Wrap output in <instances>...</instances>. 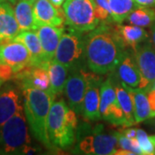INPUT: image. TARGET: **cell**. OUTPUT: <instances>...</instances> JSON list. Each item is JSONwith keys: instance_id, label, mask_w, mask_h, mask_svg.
I'll return each instance as SVG.
<instances>
[{"instance_id": "obj_17", "label": "cell", "mask_w": 155, "mask_h": 155, "mask_svg": "<svg viewBox=\"0 0 155 155\" xmlns=\"http://www.w3.org/2000/svg\"><path fill=\"white\" fill-rule=\"evenodd\" d=\"M115 33L124 49H136L140 45L149 40V35L142 27L135 25L116 24Z\"/></svg>"}, {"instance_id": "obj_38", "label": "cell", "mask_w": 155, "mask_h": 155, "mask_svg": "<svg viewBox=\"0 0 155 155\" xmlns=\"http://www.w3.org/2000/svg\"><path fill=\"white\" fill-rule=\"evenodd\" d=\"M150 89H155V81H154V82H153V83L151 85H150L149 87L147 88V90L146 91H148V90H150Z\"/></svg>"}, {"instance_id": "obj_28", "label": "cell", "mask_w": 155, "mask_h": 155, "mask_svg": "<svg viewBox=\"0 0 155 155\" xmlns=\"http://www.w3.org/2000/svg\"><path fill=\"white\" fill-rule=\"evenodd\" d=\"M116 134L118 139V146L122 149L129 151L133 153V154H143L137 139L127 138L121 132H116Z\"/></svg>"}, {"instance_id": "obj_40", "label": "cell", "mask_w": 155, "mask_h": 155, "mask_svg": "<svg viewBox=\"0 0 155 155\" xmlns=\"http://www.w3.org/2000/svg\"><path fill=\"white\" fill-rule=\"evenodd\" d=\"M28 1H31V2H33V3H35V2L36 0H28Z\"/></svg>"}, {"instance_id": "obj_20", "label": "cell", "mask_w": 155, "mask_h": 155, "mask_svg": "<svg viewBox=\"0 0 155 155\" xmlns=\"http://www.w3.org/2000/svg\"><path fill=\"white\" fill-rule=\"evenodd\" d=\"M12 4L0 3V43L15 39L21 32Z\"/></svg>"}, {"instance_id": "obj_31", "label": "cell", "mask_w": 155, "mask_h": 155, "mask_svg": "<svg viewBox=\"0 0 155 155\" xmlns=\"http://www.w3.org/2000/svg\"><path fill=\"white\" fill-rule=\"evenodd\" d=\"M147 97L149 101L150 108L153 113V117L155 116V89H150L147 91Z\"/></svg>"}, {"instance_id": "obj_39", "label": "cell", "mask_w": 155, "mask_h": 155, "mask_svg": "<svg viewBox=\"0 0 155 155\" xmlns=\"http://www.w3.org/2000/svg\"><path fill=\"white\" fill-rule=\"evenodd\" d=\"M3 83H4V82H3L2 80H0V87H1V85L3 84Z\"/></svg>"}, {"instance_id": "obj_12", "label": "cell", "mask_w": 155, "mask_h": 155, "mask_svg": "<svg viewBox=\"0 0 155 155\" xmlns=\"http://www.w3.org/2000/svg\"><path fill=\"white\" fill-rule=\"evenodd\" d=\"M103 80L99 75L87 72L82 115L89 122H96L102 118L100 112V89Z\"/></svg>"}, {"instance_id": "obj_26", "label": "cell", "mask_w": 155, "mask_h": 155, "mask_svg": "<svg viewBox=\"0 0 155 155\" xmlns=\"http://www.w3.org/2000/svg\"><path fill=\"white\" fill-rule=\"evenodd\" d=\"M126 20L132 25L142 28L151 27L155 22V10L151 7L139 5L128 15Z\"/></svg>"}, {"instance_id": "obj_23", "label": "cell", "mask_w": 155, "mask_h": 155, "mask_svg": "<svg viewBox=\"0 0 155 155\" xmlns=\"http://www.w3.org/2000/svg\"><path fill=\"white\" fill-rule=\"evenodd\" d=\"M48 72L49 75L51 92L55 97L61 95L65 90L69 69L60 62L53 60L48 64Z\"/></svg>"}, {"instance_id": "obj_30", "label": "cell", "mask_w": 155, "mask_h": 155, "mask_svg": "<svg viewBox=\"0 0 155 155\" xmlns=\"http://www.w3.org/2000/svg\"><path fill=\"white\" fill-rule=\"evenodd\" d=\"M16 72L9 65L0 64V80H2L4 83L13 78Z\"/></svg>"}, {"instance_id": "obj_34", "label": "cell", "mask_w": 155, "mask_h": 155, "mask_svg": "<svg viewBox=\"0 0 155 155\" xmlns=\"http://www.w3.org/2000/svg\"><path fill=\"white\" fill-rule=\"evenodd\" d=\"M151 29V39H152V43L155 48V22L151 25L150 27Z\"/></svg>"}, {"instance_id": "obj_1", "label": "cell", "mask_w": 155, "mask_h": 155, "mask_svg": "<svg viewBox=\"0 0 155 155\" xmlns=\"http://www.w3.org/2000/svg\"><path fill=\"white\" fill-rule=\"evenodd\" d=\"M124 51L110 23H100L95 29L85 33V66L91 72L104 75L112 72Z\"/></svg>"}, {"instance_id": "obj_2", "label": "cell", "mask_w": 155, "mask_h": 155, "mask_svg": "<svg viewBox=\"0 0 155 155\" xmlns=\"http://www.w3.org/2000/svg\"><path fill=\"white\" fill-rule=\"evenodd\" d=\"M23 110L29 130L38 141L49 150H54L48 133V117L55 96L33 87L22 88Z\"/></svg>"}, {"instance_id": "obj_19", "label": "cell", "mask_w": 155, "mask_h": 155, "mask_svg": "<svg viewBox=\"0 0 155 155\" xmlns=\"http://www.w3.org/2000/svg\"><path fill=\"white\" fill-rule=\"evenodd\" d=\"M13 40L21 41L26 46L30 54V66L35 67H48V62L46 61L41 43L35 30H23L17 35Z\"/></svg>"}, {"instance_id": "obj_24", "label": "cell", "mask_w": 155, "mask_h": 155, "mask_svg": "<svg viewBox=\"0 0 155 155\" xmlns=\"http://www.w3.org/2000/svg\"><path fill=\"white\" fill-rule=\"evenodd\" d=\"M134 102V119L136 123L144 122L153 117V113L150 108L147 92L140 88L131 87Z\"/></svg>"}, {"instance_id": "obj_5", "label": "cell", "mask_w": 155, "mask_h": 155, "mask_svg": "<svg viewBox=\"0 0 155 155\" xmlns=\"http://www.w3.org/2000/svg\"><path fill=\"white\" fill-rule=\"evenodd\" d=\"M24 110H20L0 127V154H25L31 146Z\"/></svg>"}, {"instance_id": "obj_7", "label": "cell", "mask_w": 155, "mask_h": 155, "mask_svg": "<svg viewBox=\"0 0 155 155\" xmlns=\"http://www.w3.org/2000/svg\"><path fill=\"white\" fill-rule=\"evenodd\" d=\"M62 10L66 24L78 31L88 33L100 24L94 0H66Z\"/></svg>"}, {"instance_id": "obj_6", "label": "cell", "mask_w": 155, "mask_h": 155, "mask_svg": "<svg viewBox=\"0 0 155 155\" xmlns=\"http://www.w3.org/2000/svg\"><path fill=\"white\" fill-rule=\"evenodd\" d=\"M84 44L85 33L70 27L65 28L54 60L66 66L69 71L85 68Z\"/></svg>"}, {"instance_id": "obj_33", "label": "cell", "mask_w": 155, "mask_h": 155, "mask_svg": "<svg viewBox=\"0 0 155 155\" xmlns=\"http://www.w3.org/2000/svg\"><path fill=\"white\" fill-rule=\"evenodd\" d=\"M135 2L141 6H146V7L155 6V0H135Z\"/></svg>"}, {"instance_id": "obj_29", "label": "cell", "mask_w": 155, "mask_h": 155, "mask_svg": "<svg viewBox=\"0 0 155 155\" xmlns=\"http://www.w3.org/2000/svg\"><path fill=\"white\" fill-rule=\"evenodd\" d=\"M136 139L138 140L139 145L142 150L143 154L152 155L155 154V147L152 142L150 136L141 128H137Z\"/></svg>"}, {"instance_id": "obj_35", "label": "cell", "mask_w": 155, "mask_h": 155, "mask_svg": "<svg viewBox=\"0 0 155 155\" xmlns=\"http://www.w3.org/2000/svg\"><path fill=\"white\" fill-rule=\"evenodd\" d=\"M50 2L58 8H61V6L63 5V4L66 2V0H50Z\"/></svg>"}, {"instance_id": "obj_18", "label": "cell", "mask_w": 155, "mask_h": 155, "mask_svg": "<svg viewBox=\"0 0 155 155\" xmlns=\"http://www.w3.org/2000/svg\"><path fill=\"white\" fill-rule=\"evenodd\" d=\"M64 30V27H55L51 25H41L35 30L41 41L47 62L49 63L54 59L56 50Z\"/></svg>"}, {"instance_id": "obj_8", "label": "cell", "mask_w": 155, "mask_h": 155, "mask_svg": "<svg viewBox=\"0 0 155 155\" xmlns=\"http://www.w3.org/2000/svg\"><path fill=\"white\" fill-rule=\"evenodd\" d=\"M100 112L102 119L116 126L127 127L124 113L117 99L112 74L101 84Z\"/></svg>"}, {"instance_id": "obj_15", "label": "cell", "mask_w": 155, "mask_h": 155, "mask_svg": "<svg viewBox=\"0 0 155 155\" xmlns=\"http://www.w3.org/2000/svg\"><path fill=\"white\" fill-rule=\"evenodd\" d=\"M113 72L121 81L133 88H139L142 81L132 49H125L121 61Z\"/></svg>"}, {"instance_id": "obj_16", "label": "cell", "mask_w": 155, "mask_h": 155, "mask_svg": "<svg viewBox=\"0 0 155 155\" xmlns=\"http://www.w3.org/2000/svg\"><path fill=\"white\" fill-rule=\"evenodd\" d=\"M34 15L37 25H51L64 27L65 17L63 10L55 7L50 0H36L33 5Z\"/></svg>"}, {"instance_id": "obj_3", "label": "cell", "mask_w": 155, "mask_h": 155, "mask_svg": "<svg viewBox=\"0 0 155 155\" xmlns=\"http://www.w3.org/2000/svg\"><path fill=\"white\" fill-rule=\"evenodd\" d=\"M77 113L61 98L54 101L48 117V133L54 149L69 150L76 143Z\"/></svg>"}, {"instance_id": "obj_9", "label": "cell", "mask_w": 155, "mask_h": 155, "mask_svg": "<svg viewBox=\"0 0 155 155\" xmlns=\"http://www.w3.org/2000/svg\"><path fill=\"white\" fill-rule=\"evenodd\" d=\"M69 72L70 74L67 78L64 90L67 104L77 115H82L84 97L87 83V72L84 68L73 69Z\"/></svg>"}, {"instance_id": "obj_21", "label": "cell", "mask_w": 155, "mask_h": 155, "mask_svg": "<svg viewBox=\"0 0 155 155\" xmlns=\"http://www.w3.org/2000/svg\"><path fill=\"white\" fill-rule=\"evenodd\" d=\"M112 76L114 79L117 99L124 113L126 122H127V127H130L136 123L134 119L133 96H132L131 87L121 81L113 71H112Z\"/></svg>"}, {"instance_id": "obj_36", "label": "cell", "mask_w": 155, "mask_h": 155, "mask_svg": "<svg viewBox=\"0 0 155 155\" xmlns=\"http://www.w3.org/2000/svg\"><path fill=\"white\" fill-rule=\"evenodd\" d=\"M147 126H149L153 130L155 131V116L154 117H152V118H149V120L147 122Z\"/></svg>"}, {"instance_id": "obj_13", "label": "cell", "mask_w": 155, "mask_h": 155, "mask_svg": "<svg viewBox=\"0 0 155 155\" xmlns=\"http://www.w3.org/2000/svg\"><path fill=\"white\" fill-rule=\"evenodd\" d=\"M22 100L19 87L14 84L6 83L0 89V127L23 110Z\"/></svg>"}, {"instance_id": "obj_37", "label": "cell", "mask_w": 155, "mask_h": 155, "mask_svg": "<svg viewBox=\"0 0 155 155\" xmlns=\"http://www.w3.org/2000/svg\"><path fill=\"white\" fill-rule=\"evenodd\" d=\"M3 2H10L12 5H15L17 3V0H0V3H3Z\"/></svg>"}, {"instance_id": "obj_41", "label": "cell", "mask_w": 155, "mask_h": 155, "mask_svg": "<svg viewBox=\"0 0 155 155\" xmlns=\"http://www.w3.org/2000/svg\"><path fill=\"white\" fill-rule=\"evenodd\" d=\"M0 44H1V43H0Z\"/></svg>"}, {"instance_id": "obj_25", "label": "cell", "mask_w": 155, "mask_h": 155, "mask_svg": "<svg viewBox=\"0 0 155 155\" xmlns=\"http://www.w3.org/2000/svg\"><path fill=\"white\" fill-rule=\"evenodd\" d=\"M109 4L116 24H122L128 15L140 5L135 0H109Z\"/></svg>"}, {"instance_id": "obj_4", "label": "cell", "mask_w": 155, "mask_h": 155, "mask_svg": "<svg viewBox=\"0 0 155 155\" xmlns=\"http://www.w3.org/2000/svg\"><path fill=\"white\" fill-rule=\"evenodd\" d=\"M76 142L73 153L109 155L116 154L118 139L116 132L104 133L102 124L92 127L83 123L78 127Z\"/></svg>"}, {"instance_id": "obj_14", "label": "cell", "mask_w": 155, "mask_h": 155, "mask_svg": "<svg viewBox=\"0 0 155 155\" xmlns=\"http://www.w3.org/2000/svg\"><path fill=\"white\" fill-rule=\"evenodd\" d=\"M13 78H15L17 84H20V88L28 86L46 91H51L49 75L47 67L29 65L20 72H17Z\"/></svg>"}, {"instance_id": "obj_10", "label": "cell", "mask_w": 155, "mask_h": 155, "mask_svg": "<svg viewBox=\"0 0 155 155\" xmlns=\"http://www.w3.org/2000/svg\"><path fill=\"white\" fill-rule=\"evenodd\" d=\"M0 64L9 65L18 72L30 65V54L26 46L16 40L0 44Z\"/></svg>"}, {"instance_id": "obj_11", "label": "cell", "mask_w": 155, "mask_h": 155, "mask_svg": "<svg viewBox=\"0 0 155 155\" xmlns=\"http://www.w3.org/2000/svg\"><path fill=\"white\" fill-rule=\"evenodd\" d=\"M134 55L142 77L139 88L147 91L155 81V48L147 41L134 51Z\"/></svg>"}, {"instance_id": "obj_27", "label": "cell", "mask_w": 155, "mask_h": 155, "mask_svg": "<svg viewBox=\"0 0 155 155\" xmlns=\"http://www.w3.org/2000/svg\"><path fill=\"white\" fill-rule=\"evenodd\" d=\"M96 3V13L100 23H115L111 15L109 0H94Z\"/></svg>"}, {"instance_id": "obj_22", "label": "cell", "mask_w": 155, "mask_h": 155, "mask_svg": "<svg viewBox=\"0 0 155 155\" xmlns=\"http://www.w3.org/2000/svg\"><path fill=\"white\" fill-rule=\"evenodd\" d=\"M15 16L21 31L36 30L38 25L34 15V3L28 0H17L14 5Z\"/></svg>"}, {"instance_id": "obj_32", "label": "cell", "mask_w": 155, "mask_h": 155, "mask_svg": "<svg viewBox=\"0 0 155 155\" xmlns=\"http://www.w3.org/2000/svg\"><path fill=\"white\" fill-rule=\"evenodd\" d=\"M126 137L130 139L136 138V132H137V128L134 127H130V128H126V129H122V131H120Z\"/></svg>"}]
</instances>
